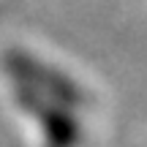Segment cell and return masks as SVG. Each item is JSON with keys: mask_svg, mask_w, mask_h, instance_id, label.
Masks as SVG:
<instances>
[{"mask_svg": "<svg viewBox=\"0 0 147 147\" xmlns=\"http://www.w3.org/2000/svg\"><path fill=\"white\" fill-rule=\"evenodd\" d=\"M5 68L14 79H19L22 84L38 90V93L49 95V98L60 101L65 106H79L84 104V93L71 82L68 76H63L60 71L44 65L41 60L30 57V55H22V52H11L5 57Z\"/></svg>", "mask_w": 147, "mask_h": 147, "instance_id": "obj_1", "label": "cell"}, {"mask_svg": "<svg viewBox=\"0 0 147 147\" xmlns=\"http://www.w3.org/2000/svg\"><path fill=\"white\" fill-rule=\"evenodd\" d=\"M16 98H19V104L44 125L49 147H76V142H79V123L68 115L65 104H60V101L49 98V95L38 93V90H33V87H27V84L19 87Z\"/></svg>", "mask_w": 147, "mask_h": 147, "instance_id": "obj_2", "label": "cell"}]
</instances>
